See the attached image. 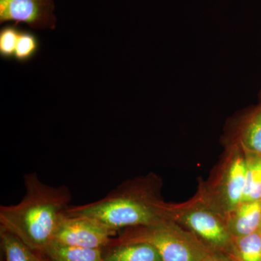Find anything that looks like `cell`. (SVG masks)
I'll list each match as a JSON object with an SVG mask.
<instances>
[{
    "label": "cell",
    "instance_id": "cell-11",
    "mask_svg": "<svg viewBox=\"0 0 261 261\" xmlns=\"http://www.w3.org/2000/svg\"><path fill=\"white\" fill-rule=\"evenodd\" d=\"M0 245L5 261H45L18 237L1 226Z\"/></svg>",
    "mask_w": 261,
    "mask_h": 261
},
{
    "label": "cell",
    "instance_id": "cell-8",
    "mask_svg": "<svg viewBox=\"0 0 261 261\" xmlns=\"http://www.w3.org/2000/svg\"><path fill=\"white\" fill-rule=\"evenodd\" d=\"M103 261H163L157 249L145 242L118 241L113 238L102 249Z\"/></svg>",
    "mask_w": 261,
    "mask_h": 261
},
{
    "label": "cell",
    "instance_id": "cell-10",
    "mask_svg": "<svg viewBox=\"0 0 261 261\" xmlns=\"http://www.w3.org/2000/svg\"><path fill=\"white\" fill-rule=\"evenodd\" d=\"M38 253L45 261H103L102 249L72 246L55 240Z\"/></svg>",
    "mask_w": 261,
    "mask_h": 261
},
{
    "label": "cell",
    "instance_id": "cell-6",
    "mask_svg": "<svg viewBox=\"0 0 261 261\" xmlns=\"http://www.w3.org/2000/svg\"><path fill=\"white\" fill-rule=\"evenodd\" d=\"M118 233L97 220L85 216H62L53 240L65 245L90 249L108 246Z\"/></svg>",
    "mask_w": 261,
    "mask_h": 261
},
{
    "label": "cell",
    "instance_id": "cell-1",
    "mask_svg": "<svg viewBox=\"0 0 261 261\" xmlns=\"http://www.w3.org/2000/svg\"><path fill=\"white\" fill-rule=\"evenodd\" d=\"M25 195L19 203L0 206V226L33 250L40 252L54 236L58 223L69 207L72 196L65 185L53 187L37 173L23 176Z\"/></svg>",
    "mask_w": 261,
    "mask_h": 261
},
{
    "label": "cell",
    "instance_id": "cell-15",
    "mask_svg": "<svg viewBox=\"0 0 261 261\" xmlns=\"http://www.w3.org/2000/svg\"><path fill=\"white\" fill-rule=\"evenodd\" d=\"M39 47V40L34 34L20 32L15 48L14 59L21 63L28 61L37 54Z\"/></svg>",
    "mask_w": 261,
    "mask_h": 261
},
{
    "label": "cell",
    "instance_id": "cell-13",
    "mask_svg": "<svg viewBox=\"0 0 261 261\" xmlns=\"http://www.w3.org/2000/svg\"><path fill=\"white\" fill-rule=\"evenodd\" d=\"M246 161L243 202L261 200V154L244 150Z\"/></svg>",
    "mask_w": 261,
    "mask_h": 261
},
{
    "label": "cell",
    "instance_id": "cell-3",
    "mask_svg": "<svg viewBox=\"0 0 261 261\" xmlns=\"http://www.w3.org/2000/svg\"><path fill=\"white\" fill-rule=\"evenodd\" d=\"M115 239L151 244L163 261H202L212 252L191 233L169 219L150 226L122 230Z\"/></svg>",
    "mask_w": 261,
    "mask_h": 261
},
{
    "label": "cell",
    "instance_id": "cell-16",
    "mask_svg": "<svg viewBox=\"0 0 261 261\" xmlns=\"http://www.w3.org/2000/svg\"><path fill=\"white\" fill-rule=\"evenodd\" d=\"M20 31L15 27H5L0 32V55L4 59L14 58Z\"/></svg>",
    "mask_w": 261,
    "mask_h": 261
},
{
    "label": "cell",
    "instance_id": "cell-12",
    "mask_svg": "<svg viewBox=\"0 0 261 261\" xmlns=\"http://www.w3.org/2000/svg\"><path fill=\"white\" fill-rule=\"evenodd\" d=\"M238 144L244 150L261 154V104L245 118Z\"/></svg>",
    "mask_w": 261,
    "mask_h": 261
},
{
    "label": "cell",
    "instance_id": "cell-2",
    "mask_svg": "<svg viewBox=\"0 0 261 261\" xmlns=\"http://www.w3.org/2000/svg\"><path fill=\"white\" fill-rule=\"evenodd\" d=\"M158 192L157 178L150 175L123 182L95 202L70 205L65 214L88 216L118 233L126 228L150 226L168 219V205L161 200Z\"/></svg>",
    "mask_w": 261,
    "mask_h": 261
},
{
    "label": "cell",
    "instance_id": "cell-17",
    "mask_svg": "<svg viewBox=\"0 0 261 261\" xmlns=\"http://www.w3.org/2000/svg\"><path fill=\"white\" fill-rule=\"evenodd\" d=\"M202 261H236L226 254L211 252Z\"/></svg>",
    "mask_w": 261,
    "mask_h": 261
},
{
    "label": "cell",
    "instance_id": "cell-9",
    "mask_svg": "<svg viewBox=\"0 0 261 261\" xmlns=\"http://www.w3.org/2000/svg\"><path fill=\"white\" fill-rule=\"evenodd\" d=\"M232 238H240L261 230V200L243 202L226 216Z\"/></svg>",
    "mask_w": 261,
    "mask_h": 261
},
{
    "label": "cell",
    "instance_id": "cell-5",
    "mask_svg": "<svg viewBox=\"0 0 261 261\" xmlns=\"http://www.w3.org/2000/svg\"><path fill=\"white\" fill-rule=\"evenodd\" d=\"M246 161L243 148L233 146L210 192L201 193L202 197L225 218L243 201Z\"/></svg>",
    "mask_w": 261,
    "mask_h": 261
},
{
    "label": "cell",
    "instance_id": "cell-4",
    "mask_svg": "<svg viewBox=\"0 0 261 261\" xmlns=\"http://www.w3.org/2000/svg\"><path fill=\"white\" fill-rule=\"evenodd\" d=\"M167 217L191 233L211 252L231 255L233 238L226 218L200 194L189 203L168 205Z\"/></svg>",
    "mask_w": 261,
    "mask_h": 261
},
{
    "label": "cell",
    "instance_id": "cell-7",
    "mask_svg": "<svg viewBox=\"0 0 261 261\" xmlns=\"http://www.w3.org/2000/svg\"><path fill=\"white\" fill-rule=\"evenodd\" d=\"M54 0H0V23L27 24L34 29H54Z\"/></svg>",
    "mask_w": 261,
    "mask_h": 261
},
{
    "label": "cell",
    "instance_id": "cell-14",
    "mask_svg": "<svg viewBox=\"0 0 261 261\" xmlns=\"http://www.w3.org/2000/svg\"><path fill=\"white\" fill-rule=\"evenodd\" d=\"M229 256L236 261H261V230L233 238Z\"/></svg>",
    "mask_w": 261,
    "mask_h": 261
}]
</instances>
